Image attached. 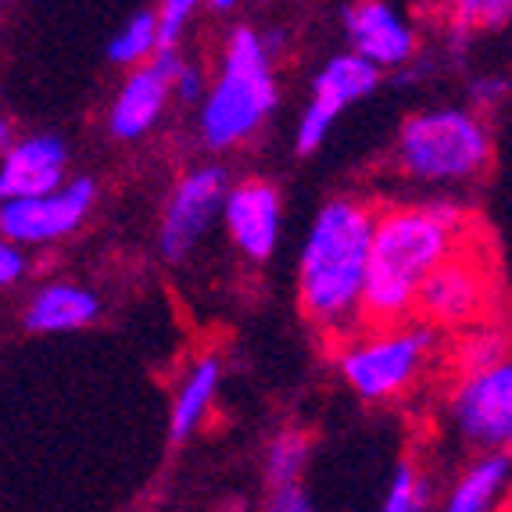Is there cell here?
<instances>
[{"mask_svg":"<svg viewBox=\"0 0 512 512\" xmlns=\"http://www.w3.org/2000/svg\"><path fill=\"white\" fill-rule=\"evenodd\" d=\"M459 222L462 215L452 205L391 208L373 219L359 319L376 330L402 326L416 308V294L427 276L455 255Z\"/></svg>","mask_w":512,"mask_h":512,"instance_id":"obj_1","label":"cell"},{"mask_svg":"<svg viewBox=\"0 0 512 512\" xmlns=\"http://www.w3.org/2000/svg\"><path fill=\"white\" fill-rule=\"evenodd\" d=\"M373 212L359 201H330L319 208L301 248V305L323 330L355 326L366 283Z\"/></svg>","mask_w":512,"mask_h":512,"instance_id":"obj_2","label":"cell"},{"mask_svg":"<svg viewBox=\"0 0 512 512\" xmlns=\"http://www.w3.org/2000/svg\"><path fill=\"white\" fill-rule=\"evenodd\" d=\"M276 108V79L269 69V51L255 29H233L226 43L222 72L201 108V137L208 147L240 144Z\"/></svg>","mask_w":512,"mask_h":512,"instance_id":"obj_3","label":"cell"},{"mask_svg":"<svg viewBox=\"0 0 512 512\" xmlns=\"http://www.w3.org/2000/svg\"><path fill=\"white\" fill-rule=\"evenodd\" d=\"M491 158L484 122L462 108L419 111L398 133V162L419 180H466Z\"/></svg>","mask_w":512,"mask_h":512,"instance_id":"obj_4","label":"cell"},{"mask_svg":"<svg viewBox=\"0 0 512 512\" xmlns=\"http://www.w3.org/2000/svg\"><path fill=\"white\" fill-rule=\"evenodd\" d=\"M434 330L430 326H391L376 330L366 341L351 344L341 355V373L366 402L391 398L412 384L423 359H427Z\"/></svg>","mask_w":512,"mask_h":512,"instance_id":"obj_5","label":"cell"},{"mask_svg":"<svg viewBox=\"0 0 512 512\" xmlns=\"http://www.w3.org/2000/svg\"><path fill=\"white\" fill-rule=\"evenodd\" d=\"M94 205V183L72 180L47 197L29 201H4L0 205V240L15 248L22 244H51L76 233L83 226L86 212Z\"/></svg>","mask_w":512,"mask_h":512,"instance_id":"obj_6","label":"cell"},{"mask_svg":"<svg viewBox=\"0 0 512 512\" xmlns=\"http://www.w3.org/2000/svg\"><path fill=\"white\" fill-rule=\"evenodd\" d=\"M455 423L480 448H505L512 437V369L498 362L462 380L455 391Z\"/></svg>","mask_w":512,"mask_h":512,"instance_id":"obj_7","label":"cell"},{"mask_svg":"<svg viewBox=\"0 0 512 512\" xmlns=\"http://www.w3.org/2000/svg\"><path fill=\"white\" fill-rule=\"evenodd\" d=\"M230 194V183H226V172L208 165V169H197L190 176H183L176 183L169 197V208H165L162 222V255L169 262H180L187 258V251L197 244V237L212 226V219L222 212V201Z\"/></svg>","mask_w":512,"mask_h":512,"instance_id":"obj_8","label":"cell"},{"mask_svg":"<svg viewBox=\"0 0 512 512\" xmlns=\"http://www.w3.org/2000/svg\"><path fill=\"white\" fill-rule=\"evenodd\" d=\"M380 83V72L369 65V61L355 58V54H337V58L326 61V69L316 79V97L301 115L298 126V151L312 154L330 133L333 119L341 115V108H348L351 101L366 97L369 90H376Z\"/></svg>","mask_w":512,"mask_h":512,"instance_id":"obj_9","label":"cell"},{"mask_svg":"<svg viewBox=\"0 0 512 512\" xmlns=\"http://www.w3.org/2000/svg\"><path fill=\"white\" fill-rule=\"evenodd\" d=\"M65 162H69V151L58 137H29L22 144H11L4 165H0V205L61 190L65 187Z\"/></svg>","mask_w":512,"mask_h":512,"instance_id":"obj_10","label":"cell"},{"mask_svg":"<svg viewBox=\"0 0 512 512\" xmlns=\"http://www.w3.org/2000/svg\"><path fill=\"white\" fill-rule=\"evenodd\" d=\"M487 298V280L484 269L462 255H448L434 273L427 276V283L419 287L416 308L434 323H466L480 312Z\"/></svg>","mask_w":512,"mask_h":512,"instance_id":"obj_11","label":"cell"},{"mask_svg":"<svg viewBox=\"0 0 512 512\" xmlns=\"http://www.w3.org/2000/svg\"><path fill=\"white\" fill-rule=\"evenodd\" d=\"M344 22H348L351 47H355V58L369 61L376 72L391 69V65H405L416 51V36L412 26L405 22L391 4H355V8L344 11Z\"/></svg>","mask_w":512,"mask_h":512,"instance_id":"obj_12","label":"cell"},{"mask_svg":"<svg viewBox=\"0 0 512 512\" xmlns=\"http://www.w3.org/2000/svg\"><path fill=\"white\" fill-rule=\"evenodd\" d=\"M222 219L233 244L248 258H269L280 240V194L269 183H240L222 201Z\"/></svg>","mask_w":512,"mask_h":512,"instance_id":"obj_13","label":"cell"},{"mask_svg":"<svg viewBox=\"0 0 512 512\" xmlns=\"http://www.w3.org/2000/svg\"><path fill=\"white\" fill-rule=\"evenodd\" d=\"M165 97H169V83H165L151 65L137 69L126 79L122 94L115 97V108H111V133L119 140H137L144 137L147 129L158 122L165 108Z\"/></svg>","mask_w":512,"mask_h":512,"instance_id":"obj_14","label":"cell"},{"mask_svg":"<svg viewBox=\"0 0 512 512\" xmlns=\"http://www.w3.org/2000/svg\"><path fill=\"white\" fill-rule=\"evenodd\" d=\"M97 298L72 283H51L43 287L26 308V326L33 333H65L97 319Z\"/></svg>","mask_w":512,"mask_h":512,"instance_id":"obj_15","label":"cell"},{"mask_svg":"<svg viewBox=\"0 0 512 512\" xmlns=\"http://www.w3.org/2000/svg\"><path fill=\"white\" fill-rule=\"evenodd\" d=\"M215 391H219V362L201 359L190 369L176 402H172V441H183L201 427V419L212 409Z\"/></svg>","mask_w":512,"mask_h":512,"instance_id":"obj_16","label":"cell"},{"mask_svg":"<svg viewBox=\"0 0 512 512\" xmlns=\"http://www.w3.org/2000/svg\"><path fill=\"white\" fill-rule=\"evenodd\" d=\"M505 480H509V459L487 455L459 480L444 512H495L498 495L505 491Z\"/></svg>","mask_w":512,"mask_h":512,"instance_id":"obj_17","label":"cell"},{"mask_svg":"<svg viewBox=\"0 0 512 512\" xmlns=\"http://www.w3.org/2000/svg\"><path fill=\"white\" fill-rule=\"evenodd\" d=\"M154 54V11H137L115 40L108 43V58L115 65H140Z\"/></svg>","mask_w":512,"mask_h":512,"instance_id":"obj_18","label":"cell"},{"mask_svg":"<svg viewBox=\"0 0 512 512\" xmlns=\"http://www.w3.org/2000/svg\"><path fill=\"white\" fill-rule=\"evenodd\" d=\"M301 462H305V437L294 434V430H287V434H280L269 444V480L280 491L283 487H294V480L301 473Z\"/></svg>","mask_w":512,"mask_h":512,"instance_id":"obj_19","label":"cell"},{"mask_svg":"<svg viewBox=\"0 0 512 512\" xmlns=\"http://www.w3.org/2000/svg\"><path fill=\"white\" fill-rule=\"evenodd\" d=\"M427 502H430L427 480H419L409 462H402L398 473H394L391 491H387V502L380 512H427Z\"/></svg>","mask_w":512,"mask_h":512,"instance_id":"obj_20","label":"cell"},{"mask_svg":"<svg viewBox=\"0 0 512 512\" xmlns=\"http://www.w3.org/2000/svg\"><path fill=\"white\" fill-rule=\"evenodd\" d=\"M190 15H194V0H165L154 11V51H176V40Z\"/></svg>","mask_w":512,"mask_h":512,"instance_id":"obj_21","label":"cell"},{"mask_svg":"<svg viewBox=\"0 0 512 512\" xmlns=\"http://www.w3.org/2000/svg\"><path fill=\"white\" fill-rule=\"evenodd\" d=\"M491 337H495V333H491ZM491 337H487V333H480L477 341H473L470 348H466V355H462V359H466L470 373H480V369H491V366H498V362H502L495 355L498 341H491Z\"/></svg>","mask_w":512,"mask_h":512,"instance_id":"obj_22","label":"cell"},{"mask_svg":"<svg viewBox=\"0 0 512 512\" xmlns=\"http://www.w3.org/2000/svg\"><path fill=\"white\" fill-rule=\"evenodd\" d=\"M26 273V255L8 244V240H0V287H11L15 280H22Z\"/></svg>","mask_w":512,"mask_h":512,"instance_id":"obj_23","label":"cell"},{"mask_svg":"<svg viewBox=\"0 0 512 512\" xmlns=\"http://www.w3.org/2000/svg\"><path fill=\"white\" fill-rule=\"evenodd\" d=\"M169 90H176L180 101H201L205 79H201V72H197L194 65H180V72H176V79L169 83Z\"/></svg>","mask_w":512,"mask_h":512,"instance_id":"obj_24","label":"cell"},{"mask_svg":"<svg viewBox=\"0 0 512 512\" xmlns=\"http://www.w3.org/2000/svg\"><path fill=\"white\" fill-rule=\"evenodd\" d=\"M273 512H312V509H308L305 495H301L298 487H283L273 502Z\"/></svg>","mask_w":512,"mask_h":512,"instance_id":"obj_25","label":"cell"},{"mask_svg":"<svg viewBox=\"0 0 512 512\" xmlns=\"http://www.w3.org/2000/svg\"><path fill=\"white\" fill-rule=\"evenodd\" d=\"M11 144H15V140H11V122L0 115V154H8Z\"/></svg>","mask_w":512,"mask_h":512,"instance_id":"obj_26","label":"cell"}]
</instances>
